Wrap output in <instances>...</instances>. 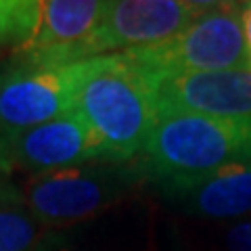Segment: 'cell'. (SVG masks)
<instances>
[{
    "label": "cell",
    "instance_id": "6da1fadb",
    "mask_svg": "<svg viewBox=\"0 0 251 251\" xmlns=\"http://www.w3.org/2000/svg\"><path fill=\"white\" fill-rule=\"evenodd\" d=\"M251 161V122L195 113L155 117L138 168L166 195H178L230 163Z\"/></svg>",
    "mask_w": 251,
    "mask_h": 251
},
{
    "label": "cell",
    "instance_id": "7a4b0ae2",
    "mask_svg": "<svg viewBox=\"0 0 251 251\" xmlns=\"http://www.w3.org/2000/svg\"><path fill=\"white\" fill-rule=\"evenodd\" d=\"M75 113L97 136L107 161L138 159L155 124L151 88L122 54L84 61Z\"/></svg>",
    "mask_w": 251,
    "mask_h": 251
},
{
    "label": "cell",
    "instance_id": "3957f363",
    "mask_svg": "<svg viewBox=\"0 0 251 251\" xmlns=\"http://www.w3.org/2000/svg\"><path fill=\"white\" fill-rule=\"evenodd\" d=\"M117 54H122L147 84L184 74L251 69V54L237 6L201 13L184 31L166 42Z\"/></svg>",
    "mask_w": 251,
    "mask_h": 251
},
{
    "label": "cell",
    "instance_id": "277c9868",
    "mask_svg": "<svg viewBox=\"0 0 251 251\" xmlns=\"http://www.w3.org/2000/svg\"><path fill=\"white\" fill-rule=\"evenodd\" d=\"M140 180L138 163L90 161L31 176L21 197L40 226H65L111 207Z\"/></svg>",
    "mask_w": 251,
    "mask_h": 251
},
{
    "label": "cell",
    "instance_id": "5b68a950",
    "mask_svg": "<svg viewBox=\"0 0 251 251\" xmlns=\"http://www.w3.org/2000/svg\"><path fill=\"white\" fill-rule=\"evenodd\" d=\"M84 61L67 65H21L0 74V132L6 140L75 111ZM6 155V153H4Z\"/></svg>",
    "mask_w": 251,
    "mask_h": 251
},
{
    "label": "cell",
    "instance_id": "8992f818",
    "mask_svg": "<svg viewBox=\"0 0 251 251\" xmlns=\"http://www.w3.org/2000/svg\"><path fill=\"white\" fill-rule=\"evenodd\" d=\"M197 17L199 13L180 0H109L100 25L82 46L80 61L161 44Z\"/></svg>",
    "mask_w": 251,
    "mask_h": 251
},
{
    "label": "cell",
    "instance_id": "52a82bcc",
    "mask_svg": "<svg viewBox=\"0 0 251 251\" xmlns=\"http://www.w3.org/2000/svg\"><path fill=\"white\" fill-rule=\"evenodd\" d=\"M155 113H195L251 122V69H224L163 77L147 84Z\"/></svg>",
    "mask_w": 251,
    "mask_h": 251
},
{
    "label": "cell",
    "instance_id": "ba28073f",
    "mask_svg": "<svg viewBox=\"0 0 251 251\" xmlns=\"http://www.w3.org/2000/svg\"><path fill=\"white\" fill-rule=\"evenodd\" d=\"M6 170L31 176L90 161H107L97 136L75 111L6 140Z\"/></svg>",
    "mask_w": 251,
    "mask_h": 251
},
{
    "label": "cell",
    "instance_id": "9c48e42d",
    "mask_svg": "<svg viewBox=\"0 0 251 251\" xmlns=\"http://www.w3.org/2000/svg\"><path fill=\"white\" fill-rule=\"evenodd\" d=\"M109 0H42L38 25L17 46L21 65H67L100 25Z\"/></svg>",
    "mask_w": 251,
    "mask_h": 251
},
{
    "label": "cell",
    "instance_id": "30bf717a",
    "mask_svg": "<svg viewBox=\"0 0 251 251\" xmlns=\"http://www.w3.org/2000/svg\"><path fill=\"white\" fill-rule=\"evenodd\" d=\"M174 197L182 201L184 209L193 216H247L251 214V161L230 163Z\"/></svg>",
    "mask_w": 251,
    "mask_h": 251
},
{
    "label": "cell",
    "instance_id": "8fae6325",
    "mask_svg": "<svg viewBox=\"0 0 251 251\" xmlns=\"http://www.w3.org/2000/svg\"><path fill=\"white\" fill-rule=\"evenodd\" d=\"M40 222L25 205L21 191L9 184L0 195V251H34Z\"/></svg>",
    "mask_w": 251,
    "mask_h": 251
},
{
    "label": "cell",
    "instance_id": "7c38bea8",
    "mask_svg": "<svg viewBox=\"0 0 251 251\" xmlns=\"http://www.w3.org/2000/svg\"><path fill=\"white\" fill-rule=\"evenodd\" d=\"M42 0H0V44L21 46L34 34Z\"/></svg>",
    "mask_w": 251,
    "mask_h": 251
},
{
    "label": "cell",
    "instance_id": "4fadbf2b",
    "mask_svg": "<svg viewBox=\"0 0 251 251\" xmlns=\"http://www.w3.org/2000/svg\"><path fill=\"white\" fill-rule=\"evenodd\" d=\"M224 243L228 251H251V220L234 224L226 232Z\"/></svg>",
    "mask_w": 251,
    "mask_h": 251
},
{
    "label": "cell",
    "instance_id": "5bb4252c",
    "mask_svg": "<svg viewBox=\"0 0 251 251\" xmlns=\"http://www.w3.org/2000/svg\"><path fill=\"white\" fill-rule=\"evenodd\" d=\"M180 2L188 4L193 11L201 13H209V11H218V9H228L234 6V0H180Z\"/></svg>",
    "mask_w": 251,
    "mask_h": 251
},
{
    "label": "cell",
    "instance_id": "9a60e30c",
    "mask_svg": "<svg viewBox=\"0 0 251 251\" xmlns=\"http://www.w3.org/2000/svg\"><path fill=\"white\" fill-rule=\"evenodd\" d=\"M241 19H243V29H245L247 46H249V52H251V2H247L241 9Z\"/></svg>",
    "mask_w": 251,
    "mask_h": 251
},
{
    "label": "cell",
    "instance_id": "2e32d148",
    "mask_svg": "<svg viewBox=\"0 0 251 251\" xmlns=\"http://www.w3.org/2000/svg\"><path fill=\"white\" fill-rule=\"evenodd\" d=\"M0 174L2 176H11L9 170H6V155H4V136L0 132Z\"/></svg>",
    "mask_w": 251,
    "mask_h": 251
},
{
    "label": "cell",
    "instance_id": "e0dca14e",
    "mask_svg": "<svg viewBox=\"0 0 251 251\" xmlns=\"http://www.w3.org/2000/svg\"><path fill=\"white\" fill-rule=\"evenodd\" d=\"M6 178H9V176H2V174H0V195H2V193H4V188L11 184V182H9V180H6Z\"/></svg>",
    "mask_w": 251,
    "mask_h": 251
},
{
    "label": "cell",
    "instance_id": "ac0fdd59",
    "mask_svg": "<svg viewBox=\"0 0 251 251\" xmlns=\"http://www.w3.org/2000/svg\"><path fill=\"white\" fill-rule=\"evenodd\" d=\"M247 2H251V0H247Z\"/></svg>",
    "mask_w": 251,
    "mask_h": 251
},
{
    "label": "cell",
    "instance_id": "d6986e66",
    "mask_svg": "<svg viewBox=\"0 0 251 251\" xmlns=\"http://www.w3.org/2000/svg\"><path fill=\"white\" fill-rule=\"evenodd\" d=\"M249 54H251V52H249Z\"/></svg>",
    "mask_w": 251,
    "mask_h": 251
}]
</instances>
